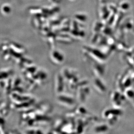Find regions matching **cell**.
I'll use <instances>...</instances> for the list:
<instances>
[{
	"instance_id": "6da1fadb",
	"label": "cell",
	"mask_w": 134,
	"mask_h": 134,
	"mask_svg": "<svg viewBox=\"0 0 134 134\" xmlns=\"http://www.w3.org/2000/svg\"><path fill=\"white\" fill-rule=\"evenodd\" d=\"M82 50L86 56L96 60L99 61V62H101L100 61H103L105 58V55L100 51L96 49L87 46H83L82 47Z\"/></svg>"
},
{
	"instance_id": "7a4b0ae2",
	"label": "cell",
	"mask_w": 134,
	"mask_h": 134,
	"mask_svg": "<svg viewBox=\"0 0 134 134\" xmlns=\"http://www.w3.org/2000/svg\"><path fill=\"white\" fill-rule=\"evenodd\" d=\"M57 101L59 105L70 109L74 108L76 105V101L74 98L62 93L58 95Z\"/></svg>"
},
{
	"instance_id": "3957f363",
	"label": "cell",
	"mask_w": 134,
	"mask_h": 134,
	"mask_svg": "<svg viewBox=\"0 0 134 134\" xmlns=\"http://www.w3.org/2000/svg\"><path fill=\"white\" fill-rule=\"evenodd\" d=\"M66 85V81L62 72L57 73L54 78V90L56 93L58 95L62 93Z\"/></svg>"
},
{
	"instance_id": "277c9868",
	"label": "cell",
	"mask_w": 134,
	"mask_h": 134,
	"mask_svg": "<svg viewBox=\"0 0 134 134\" xmlns=\"http://www.w3.org/2000/svg\"><path fill=\"white\" fill-rule=\"evenodd\" d=\"M10 98L12 103H20L24 102L30 100L33 98L29 95H25L24 94L19 92H12L9 94Z\"/></svg>"
},
{
	"instance_id": "5b68a950",
	"label": "cell",
	"mask_w": 134,
	"mask_h": 134,
	"mask_svg": "<svg viewBox=\"0 0 134 134\" xmlns=\"http://www.w3.org/2000/svg\"><path fill=\"white\" fill-rule=\"evenodd\" d=\"M77 98L79 101L82 103L85 102L87 96L90 92V89L88 84L83 85H80L77 86L76 89Z\"/></svg>"
},
{
	"instance_id": "8992f818",
	"label": "cell",
	"mask_w": 134,
	"mask_h": 134,
	"mask_svg": "<svg viewBox=\"0 0 134 134\" xmlns=\"http://www.w3.org/2000/svg\"><path fill=\"white\" fill-rule=\"evenodd\" d=\"M35 99L34 98H32L29 101L24 102L20 103H12L10 105V108L14 109H16L18 110H22L24 111V110H27V109H30V108L33 106L34 104L35 103Z\"/></svg>"
},
{
	"instance_id": "52a82bcc",
	"label": "cell",
	"mask_w": 134,
	"mask_h": 134,
	"mask_svg": "<svg viewBox=\"0 0 134 134\" xmlns=\"http://www.w3.org/2000/svg\"><path fill=\"white\" fill-rule=\"evenodd\" d=\"M50 58L53 63L56 65H60L62 64L64 60V57L59 51L53 49Z\"/></svg>"
},
{
	"instance_id": "ba28073f",
	"label": "cell",
	"mask_w": 134,
	"mask_h": 134,
	"mask_svg": "<svg viewBox=\"0 0 134 134\" xmlns=\"http://www.w3.org/2000/svg\"><path fill=\"white\" fill-rule=\"evenodd\" d=\"M47 74L44 71L42 70H37L34 76H33V80L39 85H42L44 82L47 78Z\"/></svg>"
},
{
	"instance_id": "9c48e42d",
	"label": "cell",
	"mask_w": 134,
	"mask_h": 134,
	"mask_svg": "<svg viewBox=\"0 0 134 134\" xmlns=\"http://www.w3.org/2000/svg\"><path fill=\"white\" fill-rule=\"evenodd\" d=\"M34 111L37 113L47 115L51 110V107L49 104L46 103H42L37 105L34 109Z\"/></svg>"
},
{
	"instance_id": "30bf717a",
	"label": "cell",
	"mask_w": 134,
	"mask_h": 134,
	"mask_svg": "<svg viewBox=\"0 0 134 134\" xmlns=\"http://www.w3.org/2000/svg\"><path fill=\"white\" fill-rule=\"evenodd\" d=\"M8 44L10 49L16 53L23 55L26 53L25 48L21 45L13 42H10Z\"/></svg>"
},
{
	"instance_id": "8fae6325",
	"label": "cell",
	"mask_w": 134,
	"mask_h": 134,
	"mask_svg": "<svg viewBox=\"0 0 134 134\" xmlns=\"http://www.w3.org/2000/svg\"><path fill=\"white\" fill-rule=\"evenodd\" d=\"M56 41L63 43H70L72 42V38L70 36L65 34H58L56 36Z\"/></svg>"
},
{
	"instance_id": "7c38bea8",
	"label": "cell",
	"mask_w": 134,
	"mask_h": 134,
	"mask_svg": "<svg viewBox=\"0 0 134 134\" xmlns=\"http://www.w3.org/2000/svg\"><path fill=\"white\" fill-rule=\"evenodd\" d=\"M93 82L94 87L98 92L101 93L105 92V88L99 79H95Z\"/></svg>"
},
{
	"instance_id": "4fadbf2b",
	"label": "cell",
	"mask_w": 134,
	"mask_h": 134,
	"mask_svg": "<svg viewBox=\"0 0 134 134\" xmlns=\"http://www.w3.org/2000/svg\"><path fill=\"white\" fill-rule=\"evenodd\" d=\"M13 74V71L12 70H1V80H6L9 78Z\"/></svg>"
},
{
	"instance_id": "5bb4252c",
	"label": "cell",
	"mask_w": 134,
	"mask_h": 134,
	"mask_svg": "<svg viewBox=\"0 0 134 134\" xmlns=\"http://www.w3.org/2000/svg\"><path fill=\"white\" fill-rule=\"evenodd\" d=\"M9 113V109L6 103L3 102L1 103V116H6Z\"/></svg>"
},
{
	"instance_id": "9a60e30c",
	"label": "cell",
	"mask_w": 134,
	"mask_h": 134,
	"mask_svg": "<svg viewBox=\"0 0 134 134\" xmlns=\"http://www.w3.org/2000/svg\"><path fill=\"white\" fill-rule=\"evenodd\" d=\"M103 67L99 64H94L93 66V71L95 74L97 76H101L103 74Z\"/></svg>"
},
{
	"instance_id": "2e32d148",
	"label": "cell",
	"mask_w": 134,
	"mask_h": 134,
	"mask_svg": "<svg viewBox=\"0 0 134 134\" xmlns=\"http://www.w3.org/2000/svg\"><path fill=\"white\" fill-rule=\"evenodd\" d=\"M1 12L3 14L5 15L9 14L11 12L10 6L8 4H5L3 5V6L1 7Z\"/></svg>"
},
{
	"instance_id": "e0dca14e",
	"label": "cell",
	"mask_w": 134,
	"mask_h": 134,
	"mask_svg": "<svg viewBox=\"0 0 134 134\" xmlns=\"http://www.w3.org/2000/svg\"><path fill=\"white\" fill-rule=\"evenodd\" d=\"M107 129V127L105 125H99L96 127L94 130L97 133L105 132Z\"/></svg>"
},
{
	"instance_id": "ac0fdd59",
	"label": "cell",
	"mask_w": 134,
	"mask_h": 134,
	"mask_svg": "<svg viewBox=\"0 0 134 134\" xmlns=\"http://www.w3.org/2000/svg\"><path fill=\"white\" fill-rule=\"evenodd\" d=\"M27 134H42L43 132L38 129H30L26 131L25 132Z\"/></svg>"
},
{
	"instance_id": "d6986e66",
	"label": "cell",
	"mask_w": 134,
	"mask_h": 134,
	"mask_svg": "<svg viewBox=\"0 0 134 134\" xmlns=\"http://www.w3.org/2000/svg\"><path fill=\"white\" fill-rule=\"evenodd\" d=\"M75 18L76 20H77L79 21L83 22L86 20V16L82 14H76Z\"/></svg>"
},
{
	"instance_id": "ffe728a7",
	"label": "cell",
	"mask_w": 134,
	"mask_h": 134,
	"mask_svg": "<svg viewBox=\"0 0 134 134\" xmlns=\"http://www.w3.org/2000/svg\"><path fill=\"white\" fill-rule=\"evenodd\" d=\"M52 1H56V2H60L61 0H52Z\"/></svg>"
}]
</instances>
